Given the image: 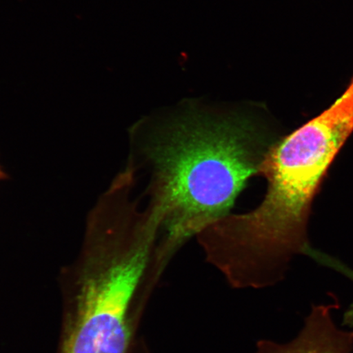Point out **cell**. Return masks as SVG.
Instances as JSON below:
<instances>
[{
	"instance_id": "277c9868",
	"label": "cell",
	"mask_w": 353,
	"mask_h": 353,
	"mask_svg": "<svg viewBox=\"0 0 353 353\" xmlns=\"http://www.w3.org/2000/svg\"><path fill=\"white\" fill-rule=\"evenodd\" d=\"M339 308L338 302L313 306L294 341L287 343L262 341L255 353H351L353 331L338 328L331 316Z\"/></svg>"
},
{
	"instance_id": "6da1fadb",
	"label": "cell",
	"mask_w": 353,
	"mask_h": 353,
	"mask_svg": "<svg viewBox=\"0 0 353 353\" xmlns=\"http://www.w3.org/2000/svg\"><path fill=\"white\" fill-rule=\"evenodd\" d=\"M281 137L256 103L185 100L135 126L136 164L149 172L148 205L160 223L154 276L190 239L231 214Z\"/></svg>"
},
{
	"instance_id": "7a4b0ae2",
	"label": "cell",
	"mask_w": 353,
	"mask_h": 353,
	"mask_svg": "<svg viewBox=\"0 0 353 353\" xmlns=\"http://www.w3.org/2000/svg\"><path fill=\"white\" fill-rule=\"evenodd\" d=\"M352 131L351 82L327 110L273 145L261 173L267 192L254 210L229 214L199 234L207 261L229 284L241 289L276 284L294 255H306L313 199Z\"/></svg>"
},
{
	"instance_id": "52a82bcc",
	"label": "cell",
	"mask_w": 353,
	"mask_h": 353,
	"mask_svg": "<svg viewBox=\"0 0 353 353\" xmlns=\"http://www.w3.org/2000/svg\"><path fill=\"white\" fill-rule=\"evenodd\" d=\"M352 82L353 83V79H352Z\"/></svg>"
},
{
	"instance_id": "3957f363",
	"label": "cell",
	"mask_w": 353,
	"mask_h": 353,
	"mask_svg": "<svg viewBox=\"0 0 353 353\" xmlns=\"http://www.w3.org/2000/svg\"><path fill=\"white\" fill-rule=\"evenodd\" d=\"M156 248V236L145 229L120 233L112 258L83 283L61 353H127L132 300L152 268Z\"/></svg>"
},
{
	"instance_id": "8992f818",
	"label": "cell",
	"mask_w": 353,
	"mask_h": 353,
	"mask_svg": "<svg viewBox=\"0 0 353 353\" xmlns=\"http://www.w3.org/2000/svg\"><path fill=\"white\" fill-rule=\"evenodd\" d=\"M8 179V174L4 171L3 167L0 165V181L6 180Z\"/></svg>"
},
{
	"instance_id": "5b68a950",
	"label": "cell",
	"mask_w": 353,
	"mask_h": 353,
	"mask_svg": "<svg viewBox=\"0 0 353 353\" xmlns=\"http://www.w3.org/2000/svg\"><path fill=\"white\" fill-rule=\"evenodd\" d=\"M308 251L307 256L314 259L316 262L323 265L325 267L333 269L335 272L341 273L343 276L350 279L353 283V270L346 264H344L339 260L330 257L327 254L320 252L314 249L311 248ZM342 325L343 326H348L352 327L353 326V303L347 307V310L344 312L343 316Z\"/></svg>"
}]
</instances>
